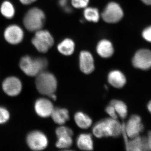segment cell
Masks as SVG:
<instances>
[{
	"instance_id": "26",
	"label": "cell",
	"mask_w": 151,
	"mask_h": 151,
	"mask_svg": "<svg viewBox=\"0 0 151 151\" xmlns=\"http://www.w3.org/2000/svg\"><path fill=\"white\" fill-rule=\"evenodd\" d=\"M9 113L5 108L0 107V124H3L8 121Z\"/></svg>"
},
{
	"instance_id": "24",
	"label": "cell",
	"mask_w": 151,
	"mask_h": 151,
	"mask_svg": "<svg viewBox=\"0 0 151 151\" xmlns=\"http://www.w3.org/2000/svg\"><path fill=\"white\" fill-rule=\"evenodd\" d=\"M55 133L57 137L64 136H73V132L72 130L69 127L65 126H61L57 128Z\"/></svg>"
},
{
	"instance_id": "14",
	"label": "cell",
	"mask_w": 151,
	"mask_h": 151,
	"mask_svg": "<svg viewBox=\"0 0 151 151\" xmlns=\"http://www.w3.org/2000/svg\"><path fill=\"white\" fill-rule=\"evenodd\" d=\"M108 80L109 84L116 88L124 87L127 79L124 73L119 70H113L108 73Z\"/></svg>"
},
{
	"instance_id": "4",
	"label": "cell",
	"mask_w": 151,
	"mask_h": 151,
	"mask_svg": "<svg viewBox=\"0 0 151 151\" xmlns=\"http://www.w3.org/2000/svg\"><path fill=\"white\" fill-rule=\"evenodd\" d=\"M45 21V14L38 8L31 9L25 15L23 23L26 28L30 32L37 31L41 29Z\"/></svg>"
},
{
	"instance_id": "5",
	"label": "cell",
	"mask_w": 151,
	"mask_h": 151,
	"mask_svg": "<svg viewBox=\"0 0 151 151\" xmlns=\"http://www.w3.org/2000/svg\"><path fill=\"white\" fill-rule=\"evenodd\" d=\"M32 42L38 51L45 53L52 46L54 40L49 32L46 30L40 29L36 32Z\"/></svg>"
},
{
	"instance_id": "16",
	"label": "cell",
	"mask_w": 151,
	"mask_h": 151,
	"mask_svg": "<svg viewBox=\"0 0 151 151\" xmlns=\"http://www.w3.org/2000/svg\"><path fill=\"white\" fill-rule=\"evenodd\" d=\"M76 145L78 148L82 150H92L94 147L92 135L87 133L80 134L77 138Z\"/></svg>"
},
{
	"instance_id": "28",
	"label": "cell",
	"mask_w": 151,
	"mask_h": 151,
	"mask_svg": "<svg viewBox=\"0 0 151 151\" xmlns=\"http://www.w3.org/2000/svg\"><path fill=\"white\" fill-rule=\"evenodd\" d=\"M142 36L147 41L151 42V26L144 29L142 32Z\"/></svg>"
},
{
	"instance_id": "31",
	"label": "cell",
	"mask_w": 151,
	"mask_h": 151,
	"mask_svg": "<svg viewBox=\"0 0 151 151\" xmlns=\"http://www.w3.org/2000/svg\"><path fill=\"white\" fill-rule=\"evenodd\" d=\"M147 141L148 144L149 150H151V131L148 132V134Z\"/></svg>"
},
{
	"instance_id": "17",
	"label": "cell",
	"mask_w": 151,
	"mask_h": 151,
	"mask_svg": "<svg viewBox=\"0 0 151 151\" xmlns=\"http://www.w3.org/2000/svg\"><path fill=\"white\" fill-rule=\"evenodd\" d=\"M52 120L57 124L63 125L69 120V112L64 108H54L51 114Z\"/></svg>"
},
{
	"instance_id": "27",
	"label": "cell",
	"mask_w": 151,
	"mask_h": 151,
	"mask_svg": "<svg viewBox=\"0 0 151 151\" xmlns=\"http://www.w3.org/2000/svg\"><path fill=\"white\" fill-rule=\"evenodd\" d=\"M105 112L110 116V118L114 119H118V114L113 105L109 104L105 108Z\"/></svg>"
},
{
	"instance_id": "23",
	"label": "cell",
	"mask_w": 151,
	"mask_h": 151,
	"mask_svg": "<svg viewBox=\"0 0 151 151\" xmlns=\"http://www.w3.org/2000/svg\"><path fill=\"white\" fill-rule=\"evenodd\" d=\"M73 144L72 137L70 136H64L58 137L55 145L58 148L67 149L70 148Z\"/></svg>"
},
{
	"instance_id": "1",
	"label": "cell",
	"mask_w": 151,
	"mask_h": 151,
	"mask_svg": "<svg viewBox=\"0 0 151 151\" xmlns=\"http://www.w3.org/2000/svg\"><path fill=\"white\" fill-rule=\"evenodd\" d=\"M122 124L117 119L106 118L94 124L92 128V132L98 138L109 137L116 138L122 134Z\"/></svg>"
},
{
	"instance_id": "8",
	"label": "cell",
	"mask_w": 151,
	"mask_h": 151,
	"mask_svg": "<svg viewBox=\"0 0 151 151\" xmlns=\"http://www.w3.org/2000/svg\"><path fill=\"white\" fill-rule=\"evenodd\" d=\"M134 67L143 70L151 68V51L147 49H142L137 51L132 59Z\"/></svg>"
},
{
	"instance_id": "32",
	"label": "cell",
	"mask_w": 151,
	"mask_h": 151,
	"mask_svg": "<svg viewBox=\"0 0 151 151\" xmlns=\"http://www.w3.org/2000/svg\"><path fill=\"white\" fill-rule=\"evenodd\" d=\"M144 4L148 5H151V0H141Z\"/></svg>"
},
{
	"instance_id": "9",
	"label": "cell",
	"mask_w": 151,
	"mask_h": 151,
	"mask_svg": "<svg viewBox=\"0 0 151 151\" xmlns=\"http://www.w3.org/2000/svg\"><path fill=\"white\" fill-rule=\"evenodd\" d=\"M124 126L127 137L131 139L139 136L144 129L140 117L136 115H132L127 124H124Z\"/></svg>"
},
{
	"instance_id": "7",
	"label": "cell",
	"mask_w": 151,
	"mask_h": 151,
	"mask_svg": "<svg viewBox=\"0 0 151 151\" xmlns=\"http://www.w3.org/2000/svg\"><path fill=\"white\" fill-rule=\"evenodd\" d=\"M27 142L30 148L35 151L42 150L46 148L48 145L46 136L39 131L30 133L28 135Z\"/></svg>"
},
{
	"instance_id": "13",
	"label": "cell",
	"mask_w": 151,
	"mask_h": 151,
	"mask_svg": "<svg viewBox=\"0 0 151 151\" xmlns=\"http://www.w3.org/2000/svg\"><path fill=\"white\" fill-rule=\"evenodd\" d=\"M35 108L36 112L40 117L47 118L51 116L54 107L49 100L45 98H40L36 102Z\"/></svg>"
},
{
	"instance_id": "3",
	"label": "cell",
	"mask_w": 151,
	"mask_h": 151,
	"mask_svg": "<svg viewBox=\"0 0 151 151\" xmlns=\"http://www.w3.org/2000/svg\"><path fill=\"white\" fill-rule=\"evenodd\" d=\"M35 84L40 93L49 97L55 94L57 88V81L55 76L45 70L37 76Z\"/></svg>"
},
{
	"instance_id": "2",
	"label": "cell",
	"mask_w": 151,
	"mask_h": 151,
	"mask_svg": "<svg viewBox=\"0 0 151 151\" xmlns=\"http://www.w3.org/2000/svg\"><path fill=\"white\" fill-rule=\"evenodd\" d=\"M48 65L47 60L44 58H34L28 55L23 57L20 61L21 69L27 75L37 76L44 71Z\"/></svg>"
},
{
	"instance_id": "10",
	"label": "cell",
	"mask_w": 151,
	"mask_h": 151,
	"mask_svg": "<svg viewBox=\"0 0 151 151\" xmlns=\"http://www.w3.org/2000/svg\"><path fill=\"white\" fill-rule=\"evenodd\" d=\"M4 36L6 41L9 43L17 45L22 41L24 33L21 27L19 26L11 25L6 28L4 33Z\"/></svg>"
},
{
	"instance_id": "12",
	"label": "cell",
	"mask_w": 151,
	"mask_h": 151,
	"mask_svg": "<svg viewBox=\"0 0 151 151\" xmlns=\"http://www.w3.org/2000/svg\"><path fill=\"white\" fill-rule=\"evenodd\" d=\"M79 62L80 70L83 73L89 74L94 71L95 68L94 58L89 52L82 51L80 52Z\"/></svg>"
},
{
	"instance_id": "33",
	"label": "cell",
	"mask_w": 151,
	"mask_h": 151,
	"mask_svg": "<svg viewBox=\"0 0 151 151\" xmlns=\"http://www.w3.org/2000/svg\"><path fill=\"white\" fill-rule=\"evenodd\" d=\"M148 109L149 111L151 113V101H150L148 104Z\"/></svg>"
},
{
	"instance_id": "18",
	"label": "cell",
	"mask_w": 151,
	"mask_h": 151,
	"mask_svg": "<svg viewBox=\"0 0 151 151\" xmlns=\"http://www.w3.org/2000/svg\"><path fill=\"white\" fill-rule=\"evenodd\" d=\"M58 51L63 55L68 56L73 54L75 49L74 42L70 39L66 38L58 45Z\"/></svg>"
},
{
	"instance_id": "19",
	"label": "cell",
	"mask_w": 151,
	"mask_h": 151,
	"mask_svg": "<svg viewBox=\"0 0 151 151\" xmlns=\"http://www.w3.org/2000/svg\"><path fill=\"white\" fill-rule=\"evenodd\" d=\"M74 120L76 125L81 129H87L92 124V120L88 115L82 112H78L74 115Z\"/></svg>"
},
{
	"instance_id": "11",
	"label": "cell",
	"mask_w": 151,
	"mask_h": 151,
	"mask_svg": "<svg viewBox=\"0 0 151 151\" xmlns=\"http://www.w3.org/2000/svg\"><path fill=\"white\" fill-rule=\"evenodd\" d=\"M3 90L6 94L11 96H15L20 93L22 89L21 82L15 77H9L3 82Z\"/></svg>"
},
{
	"instance_id": "22",
	"label": "cell",
	"mask_w": 151,
	"mask_h": 151,
	"mask_svg": "<svg viewBox=\"0 0 151 151\" xmlns=\"http://www.w3.org/2000/svg\"><path fill=\"white\" fill-rule=\"evenodd\" d=\"M84 17L88 21L97 22L100 19L99 11L94 8H86L84 10Z\"/></svg>"
},
{
	"instance_id": "20",
	"label": "cell",
	"mask_w": 151,
	"mask_h": 151,
	"mask_svg": "<svg viewBox=\"0 0 151 151\" xmlns=\"http://www.w3.org/2000/svg\"><path fill=\"white\" fill-rule=\"evenodd\" d=\"M109 104L114 107L118 116L120 118L122 119H125L127 117L128 109L127 105L124 102L121 100L114 99L111 100Z\"/></svg>"
},
{
	"instance_id": "25",
	"label": "cell",
	"mask_w": 151,
	"mask_h": 151,
	"mask_svg": "<svg viewBox=\"0 0 151 151\" xmlns=\"http://www.w3.org/2000/svg\"><path fill=\"white\" fill-rule=\"evenodd\" d=\"M89 2V0H71V4L76 9L86 8Z\"/></svg>"
},
{
	"instance_id": "29",
	"label": "cell",
	"mask_w": 151,
	"mask_h": 151,
	"mask_svg": "<svg viewBox=\"0 0 151 151\" xmlns=\"http://www.w3.org/2000/svg\"><path fill=\"white\" fill-rule=\"evenodd\" d=\"M68 4V0H59V4L60 6L61 7L66 8L67 7V4Z\"/></svg>"
},
{
	"instance_id": "30",
	"label": "cell",
	"mask_w": 151,
	"mask_h": 151,
	"mask_svg": "<svg viewBox=\"0 0 151 151\" xmlns=\"http://www.w3.org/2000/svg\"><path fill=\"white\" fill-rule=\"evenodd\" d=\"M37 0H19L24 5H29L35 2Z\"/></svg>"
},
{
	"instance_id": "21",
	"label": "cell",
	"mask_w": 151,
	"mask_h": 151,
	"mask_svg": "<svg viewBox=\"0 0 151 151\" xmlns=\"http://www.w3.org/2000/svg\"><path fill=\"white\" fill-rule=\"evenodd\" d=\"M2 14L7 19H12L15 14V9L13 5L9 1H5L1 6Z\"/></svg>"
},
{
	"instance_id": "6",
	"label": "cell",
	"mask_w": 151,
	"mask_h": 151,
	"mask_svg": "<svg viewBox=\"0 0 151 151\" xmlns=\"http://www.w3.org/2000/svg\"><path fill=\"white\" fill-rule=\"evenodd\" d=\"M124 17L123 10L117 3H109L102 14L103 20L108 23H115L120 21Z\"/></svg>"
},
{
	"instance_id": "15",
	"label": "cell",
	"mask_w": 151,
	"mask_h": 151,
	"mask_svg": "<svg viewBox=\"0 0 151 151\" xmlns=\"http://www.w3.org/2000/svg\"><path fill=\"white\" fill-rule=\"evenodd\" d=\"M97 52L98 55L103 58H109L114 53V48L112 43L107 40L100 41L97 44Z\"/></svg>"
}]
</instances>
